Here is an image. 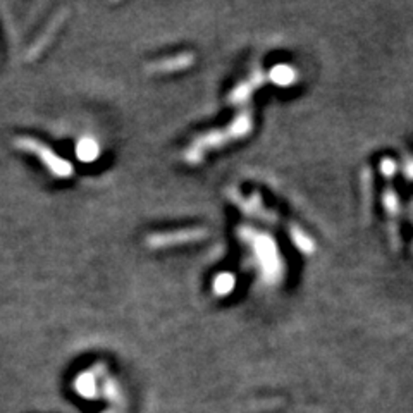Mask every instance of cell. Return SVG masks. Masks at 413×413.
<instances>
[]
</instances>
